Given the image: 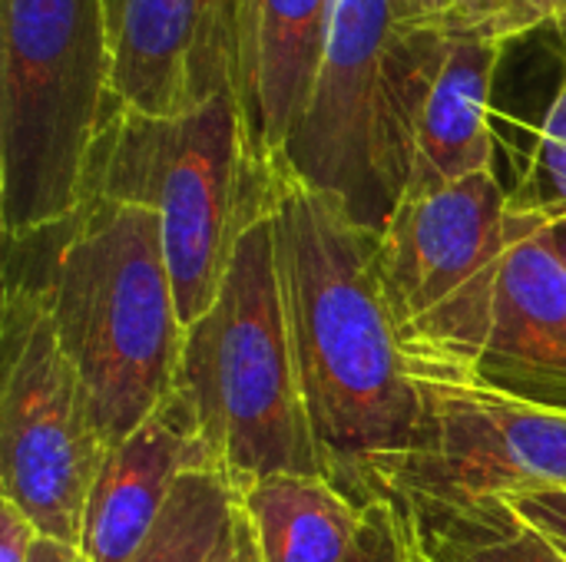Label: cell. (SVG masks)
Instances as JSON below:
<instances>
[{"label":"cell","instance_id":"7","mask_svg":"<svg viewBox=\"0 0 566 562\" xmlns=\"http://www.w3.org/2000/svg\"><path fill=\"white\" fill-rule=\"evenodd\" d=\"M0 354V497L40 537L80 547L86 500L113 447L50 315L20 288H3Z\"/></svg>","mask_w":566,"mask_h":562},{"label":"cell","instance_id":"10","mask_svg":"<svg viewBox=\"0 0 566 562\" xmlns=\"http://www.w3.org/2000/svg\"><path fill=\"white\" fill-rule=\"evenodd\" d=\"M405 20V0H332L322 66L279 159V169L335 195L371 232H381L398 205L385 159V63Z\"/></svg>","mask_w":566,"mask_h":562},{"label":"cell","instance_id":"13","mask_svg":"<svg viewBox=\"0 0 566 562\" xmlns=\"http://www.w3.org/2000/svg\"><path fill=\"white\" fill-rule=\"evenodd\" d=\"M212 467L196 421L172 391L126 441H119L86 500L80 562H133L153 537L176 484Z\"/></svg>","mask_w":566,"mask_h":562},{"label":"cell","instance_id":"17","mask_svg":"<svg viewBox=\"0 0 566 562\" xmlns=\"http://www.w3.org/2000/svg\"><path fill=\"white\" fill-rule=\"evenodd\" d=\"M235 517V487L216 467H196L176 484L153 537L133 562H209Z\"/></svg>","mask_w":566,"mask_h":562},{"label":"cell","instance_id":"5","mask_svg":"<svg viewBox=\"0 0 566 562\" xmlns=\"http://www.w3.org/2000/svg\"><path fill=\"white\" fill-rule=\"evenodd\" d=\"M116 106L99 0H3V238L60 222L80 209L96 142Z\"/></svg>","mask_w":566,"mask_h":562},{"label":"cell","instance_id":"25","mask_svg":"<svg viewBox=\"0 0 566 562\" xmlns=\"http://www.w3.org/2000/svg\"><path fill=\"white\" fill-rule=\"evenodd\" d=\"M30 562H80V556H76V547H66V543H60V540L40 537V540L33 543Z\"/></svg>","mask_w":566,"mask_h":562},{"label":"cell","instance_id":"22","mask_svg":"<svg viewBox=\"0 0 566 562\" xmlns=\"http://www.w3.org/2000/svg\"><path fill=\"white\" fill-rule=\"evenodd\" d=\"M517 507L524 520H531L537 530H544L554 540L566 543V494L564 490H547V494H521V497H504Z\"/></svg>","mask_w":566,"mask_h":562},{"label":"cell","instance_id":"15","mask_svg":"<svg viewBox=\"0 0 566 562\" xmlns=\"http://www.w3.org/2000/svg\"><path fill=\"white\" fill-rule=\"evenodd\" d=\"M235 507L262 562H345L365 513L322 474L259 477L235 490Z\"/></svg>","mask_w":566,"mask_h":562},{"label":"cell","instance_id":"20","mask_svg":"<svg viewBox=\"0 0 566 562\" xmlns=\"http://www.w3.org/2000/svg\"><path fill=\"white\" fill-rule=\"evenodd\" d=\"M345 562H421L395 503L371 500L365 507L355 550Z\"/></svg>","mask_w":566,"mask_h":562},{"label":"cell","instance_id":"19","mask_svg":"<svg viewBox=\"0 0 566 562\" xmlns=\"http://www.w3.org/2000/svg\"><path fill=\"white\" fill-rule=\"evenodd\" d=\"M554 0H454L448 30L514 43L547 26Z\"/></svg>","mask_w":566,"mask_h":562},{"label":"cell","instance_id":"12","mask_svg":"<svg viewBox=\"0 0 566 562\" xmlns=\"http://www.w3.org/2000/svg\"><path fill=\"white\" fill-rule=\"evenodd\" d=\"M511 252L478 378L534 407L566 414V268L551 225L511 212Z\"/></svg>","mask_w":566,"mask_h":562},{"label":"cell","instance_id":"9","mask_svg":"<svg viewBox=\"0 0 566 562\" xmlns=\"http://www.w3.org/2000/svg\"><path fill=\"white\" fill-rule=\"evenodd\" d=\"M504 43L405 20L385 63V159L395 202L494 172ZM398 209V205H395Z\"/></svg>","mask_w":566,"mask_h":562},{"label":"cell","instance_id":"26","mask_svg":"<svg viewBox=\"0 0 566 562\" xmlns=\"http://www.w3.org/2000/svg\"><path fill=\"white\" fill-rule=\"evenodd\" d=\"M544 33H551V36H557V40H564L566 43V0H554L551 20H547Z\"/></svg>","mask_w":566,"mask_h":562},{"label":"cell","instance_id":"4","mask_svg":"<svg viewBox=\"0 0 566 562\" xmlns=\"http://www.w3.org/2000/svg\"><path fill=\"white\" fill-rule=\"evenodd\" d=\"M272 169L249 146L235 93L182 116L153 119L116 106L90 172L86 195L143 205L159 219L182 328L216 301L235 242L265 205Z\"/></svg>","mask_w":566,"mask_h":562},{"label":"cell","instance_id":"18","mask_svg":"<svg viewBox=\"0 0 566 562\" xmlns=\"http://www.w3.org/2000/svg\"><path fill=\"white\" fill-rule=\"evenodd\" d=\"M551 50L560 63L557 83L544 113L531 126L517 182L507 189V209L541 222L566 219V43L551 36Z\"/></svg>","mask_w":566,"mask_h":562},{"label":"cell","instance_id":"8","mask_svg":"<svg viewBox=\"0 0 566 562\" xmlns=\"http://www.w3.org/2000/svg\"><path fill=\"white\" fill-rule=\"evenodd\" d=\"M411 447L371 477V500L464 507L488 497L566 494V414L514 401L478 374L418 378Z\"/></svg>","mask_w":566,"mask_h":562},{"label":"cell","instance_id":"1","mask_svg":"<svg viewBox=\"0 0 566 562\" xmlns=\"http://www.w3.org/2000/svg\"><path fill=\"white\" fill-rule=\"evenodd\" d=\"M269 205L318 457L325 477L368 507L371 477L411 447L421 421L375 272L378 232L279 166Z\"/></svg>","mask_w":566,"mask_h":562},{"label":"cell","instance_id":"21","mask_svg":"<svg viewBox=\"0 0 566 562\" xmlns=\"http://www.w3.org/2000/svg\"><path fill=\"white\" fill-rule=\"evenodd\" d=\"M40 530L33 520L7 497H0V562H30Z\"/></svg>","mask_w":566,"mask_h":562},{"label":"cell","instance_id":"6","mask_svg":"<svg viewBox=\"0 0 566 562\" xmlns=\"http://www.w3.org/2000/svg\"><path fill=\"white\" fill-rule=\"evenodd\" d=\"M497 172L401 199L375 235L381 298L411 378L478 374L511 252Z\"/></svg>","mask_w":566,"mask_h":562},{"label":"cell","instance_id":"24","mask_svg":"<svg viewBox=\"0 0 566 562\" xmlns=\"http://www.w3.org/2000/svg\"><path fill=\"white\" fill-rule=\"evenodd\" d=\"M411 10L415 23H434V26H448L454 0H405Z\"/></svg>","mask_w":566,"mask_h":562},{"label":"cell","instance_id":"2","mask_svg":"<svg viewBox=\"0 0 566 562\" xmlns=\"http://www.w3.org/2000/svg\"><path fill=\"white\" fill-rule=\"evenodd\" d=\"M3 288L43 305L109 447L172 394L186 328L149 209L86 195L66 219L3 238Z\"/></svg>","mask_w":566,"mask_h":562},{"label":"cell","instance_id":"11","mask_svg":"<svg viewBox=\"0 0 566 562\" xmlns=\"http://www.w3.org/2000/svg\"><path fill=\"white\" fill-rule=\"evenodd\" d=\"M123 109L169 119L235 93V0H99Z\"/></svg>","mask_w":566,"mask_h":562},{"label":"cell","instance_id":"27","mask_svg":"<svg viewBox=\"0 0 566 562\" xmlns=\"http://www.w3.org/2000/svg\"><path fill=\"white\" fill-rule=\"evenodd\" d=\"M547 225H551V245H554V252L560 255V262H564L566 268V219L547 222Z\"/></svg>","mask_w":566,"mask_h":562},{"label":"cell","instance_id":"14","mask_svg":"<svg viewBox=\"0 0 566 562\" xmlns=\"http://www.w3.org/2000/svg\"><path fill=\"white\" fill-rule=\"evenodd\" d=\"M332 0H235V99L259 166H279L295 136L328 40Z\"/></svg>","mask_w":566,"mask_h":562},{"label":"cell","instance_id":"3","mask_svg":"<svg viewBox=\"0 0 566 562\" xmlns=\"http://www.w3.org/2000/svg\"><path fill=\"white\" fill-rule=\"evenodd\" d=\"M172 391L189 407L209 464L235 490L269 474L325 477L292 344L269 199L242 229L212 308L186 328Z\"/></svg>","mask_w":566,"mask_h":562},{"label":"cell","instance_id":"16","mask_svg":"<svg viewBox=\"0 0 566 562\" xmlns=\"http://www.w3.org/2000/svg\"><path fill=\"white\" fill-rule=\"evenodd\" d=\"M391 503V500H388ZM421 562H566V550L504 497L464 507H398Z\"/></svg>","mask_w":566,"mask_h":562},{"label":"cell","instance_id":"23","mask_svg":"<svg viewBox=\"0 0 566 562\" xmlns=\"http://www.w3.org/2000/svg\"><path fill=\"white\" fill-rule=\"evenodd\" d=\"M209 562H262L259 560V550H255V540H252V533H249V527H245V520L239 513V507H235V517H232L229 530L222 533V540H219V547H216V553H212Z\"/></svg>","mask_w":566,"mask_h":562}]
</instances>
